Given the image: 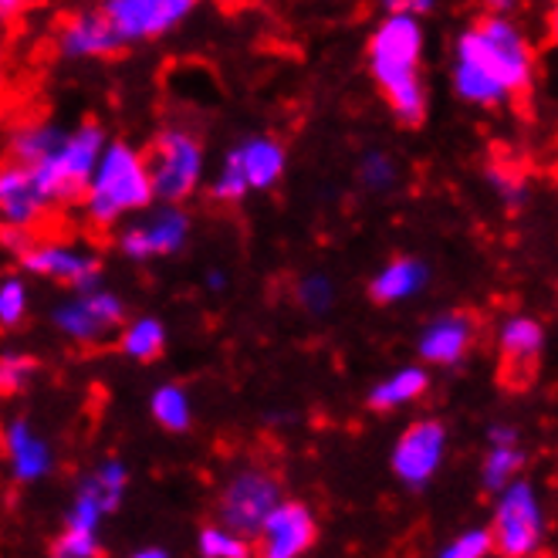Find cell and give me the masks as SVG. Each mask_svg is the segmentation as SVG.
Here are the masks:
<instances>
[{
	"label": "cell",
	"mask_w": 558,
	"mask_h": 558,
	"mask_svg": "<svg viewBox=\"0 0 558 558\" xmlns=\"http://www.w3.org/2000/svg\"><path fill=\"white\" fill-rule=\"evenodd\" d=\"M420 54H423V27L410 14H386L369 38V72L386 95L389 112L403 125H420L426 119Z\"/></svg>",
	"instance_id": "1"
},
{
	"label": "cell",
	"mask_w": 558,
	"mask_h": 558,
	"mask_svg": "<svg viewBox=\"0 0 558 558\" xmlns=\"http://www.w3.org/2000/svg\"><path fill=\"white\" fill-rule=\"evenodd\" d=\"M457 64L484 75L508 98L529 92L535 78V54H532L529 38H524V31L514 21L501 14L477 17L464 35L457 38Z\"/></svg>",
	"instance_id": "2"
},
{
	"label": "cell",
	"mask_w": 558,
	"mask_h": 558,
	"mask_svg": "<svg viewBox=\"0 0 558 558\" xmlns=\"http://www.w3.org/2000/svg\"><path fill=\"white\" fill-rule=\"evenodd\" d=\"M82 201L95 227H112L125 214L146 210L156 201L146 156L129 143H106Z\"/></svg>",
	"instance_id": "3"
},
{
	"label": "cell",
	"mask_w": 558,
	"mask_h": 558,
	"mask_svg": "<svg viewBox=\"0 0 558 558\" xmlns=\"http://www.w3.org/2000/svg\"><path fill=\"white\" fill-rule=\"evenodd\" d=\"M102 149H106V129L85 122L75 133H64L61 143L41 162L24 167L35 177V186L41 193V201L48 204V210L82 201Z\"/></svg>",
	"instance_id": "4"
},
{
	"label": "cell",
	"mask_w": 558,
	"mask_h": 558,
	"mask_svg": "<svg viewBox=\"0 0 558 558\" xmlns=\"http://www.w3.org/2000/svg\"><path fill=\"white\" fill-rule=\"evenodd\" d=\"M146 170L153 180V196L177 207L190 201L204 180V143L190 129H162L146 156Z\"/></svg>",
	"instance_id": "5"
},
{
	"label": "cell",
	"mask_w": 558,
	"mask_h": 558,
	"mask_svg": "<svg viewBox=\"0 0 558 558\" xmlns=\"http://www.w3.org/2000/svg\"><path fill=\"white\" fill-rule=\"evenodd\" d=\"M490 551L501 558H535L545 542V514L529 481H514L501 490V501L490 521Z\"/></svg>",
	"instance_id": "6"
},
{
	"label": "cell",
	"mask_w": 558,
	"mask_h": 558,
	"mask_svg": "<svg viewBox=\"0 0 558 558\" xmlns=\"http://www.w3.org/2000/svg\"><path fill=\"white\" fill-rule=\"evenodd\" d=\"M281 484L265 468H244L223 484L217 498V524L241 538H254L265 518L281 505Z\"/></svg>",
	"instance_id": "7"
},
{
	"label": "cell",
	"mask_w": 558,
	"mask_h": 558,
	"mask_svg": "<svg viewBox=\"0 0 558 558\" xmlns=\"http://www.w3.org/2000/svg\"><path fill=\"white\" fill-rule=\"evenodd\" d=\"M190 0H109L102 8V17L109 21L112 35L125 48L167 35V31L190 17Z\"/></svg>",
	"instance_id": "8"
},
{
	"label": "cell",
	"mask_w": 558,
	"mask_h": 558,
	"mask_svg": "<svg viewBox=\"0 0 558 558\" xmlns=\"http://www.w3.org/2000/svg\"><path fill=\"white\" fill-rule=\"evenodd\" d=\"M447 457V426L440 420H416L392 447V471L407 487L430 484Z\"/></svg>",
	"instance_id": "9"
},
{
	"label": "cell",
	"mask_w": 558,
	"mask_h": 558,
	"mask_svg": "<svg viewBox=\"0 0 558 558\" xmlns=\"http://www.w3.org/2000/svg\"><path fill=\"white\" fill-rule=\"evenodd\" d=\"M254 538V558H302L318 538V524L302 501H281Z\"/></svg>",
	"instance_id": "10"
},
{
	"label": "cell",
	"mask_w": 558,
	"mask_h": 558,
	"mask_svg": "<svg viewBox=\"0 0 558 558\" xmlns=\"http://www.w3.org/2000/svg\"><path fill=\"white\" fill-rule=\"evenodd\" d=\"M21 265H24V271L51 278L64 288H75L78 294L102 288V260H98L95 254L75 251V247H61V244L24 247Z\"/></svg>",
	"instance_id": "11"
},
{
	"label": "cell",
	"mask_w": 558,
	"mask_h": 558,
	"mask_svg": "<svg viewBox=\"0 0 558 558\" xmlns=\"http://www.w3.org/2000/svg\"><path fill=\"white\" fill-rule=\"evenodd\" d=\"M125 318V305L119 294L98 288V291H88V294H78L75 302L61 305L54 312V325L61 328L64 336H69L72 342H98L106 339L112 328Z\"/></svg>",
	"instance_id": "12"
},
{
	"label": "cell",
	"mask_w": 558,
	"mask_h": 558,
	"mask_svg": "<svg viewBox=\"0 0 558 558\" xmlns=\"http://www.w3.org/2000/svg\"><path fill=\"white\" fill-rule=\"evenodd\" d=\"M190 234V217L180 207H162L146 223H133L119 234V251L133 260H149L159 254H177Z\"/></svg>",
	"instance_id": "13"
},
{
	"label": "cell",
	"mask_w": 558,
	"mask_h": 558,
	"mask_svg": "<svg viewBox=\"0 0 558 558\" xmlns=\"http://www.w3.org/2000/svg\"><path fill=\"white\" fill-rule=\"evenodd\" d=\"M45 214L48 204L41 201L31 170L17 167V162H4L0 167V223H4V231L27 234Z\"/></svg>",
	"instance_id": "14"
},
{
	"label": "cell",
	"mask_w": 558,
	"mask_h": 558,
	"mask_svg": "<svg viewBox=\"0 0 558 558\" xmlns=\"http://www.w3.org/2000/svg\"><path fill=\"white\" fill-rule=\"evenodd\" d=\"M498 345H501V369H505V379L514 383V386H524L532 379L538 359H542V349H545V328L542 322L535 318H508L501 336H498Z\"/></svg>",
	"instance_id": "15"
},
{
	"label": "cell",
	"mask_w": 558,
	"mask_h": 558,
	"mask_svg": "<svg viewBox=\"0 0 558 558\" xmlns=\"http://www.w3.org/2000/svg\"><path fill=\"white\" fill-rule=\"evenodd\" d=\"M477 325L464 312H450L430 322L420 336V359L426 366H457L471 352Z\"/></svg>",
	"instance_id": "16"
},
{
	"label": "cell",
	"mask_w": 558,
	"mask_h": 558,
	"mask_svg": "<svg viewBox=\"0 0 558 558\" xmlns=\"http://www.w3.org/2000/svg\"><path fill=\"white\" fill-rule=\"evenodd\" d=\"M58 51L64 58H106L122 51L119 38L112 35L109 21L102 17V11H85V14H72L58 24Z\"/></svg>",
	"instance_id": "17"
},
{
	"label": "cell",
	"mask_w": 558,
	"mask_h": 558,
	"mask_svg": "<svg viewBox=\"0 0 558 558\" xmlns=\"http://www.w3.org/2000/svg\"><path fill=\"white\" fill-rule=\"evenodd\" d=\"M238 156V167H241V177L247 183V193L251 190H271L281 177H284V146L278 140H268V136H254L241 146L231 149Z\"/></svg>",
	"instance_id": "18"
},
{
	"label": "cell",
	"mask_w": 558,
	"mask_h": 558,
	"mask_svg": "<svg viewBox=\"0 0 558 558\" xmlns=\"http://www.w3.org/2000/svg\"><path fill=\"white\" fill-rule=\"evenodd\" d=\"M423 281H426V268L420 265V260L397 257L373 278L369 294H373V302H379V305H392V302L413 299V294L423 288Z\"/></svg>",
	"instance_id": "19"
},
{
	"label": "cell",
	"mask_w": 558,
	"mask_h": 558,
	"mask_svg": "<svg viewBox=\"0 0 558 558\" xmlns=\"http://www.w3.org/2000/svg\"><path fill=\"white\" fill-rule=\"evenodd\" d=\"M8 453H11L17 481H38L51 468L48 444L35 437V430H31L24 420H14L8 426Z\"/></svg>",
	"instance_id": "20"
},
{
	"label": "cell",
	"mask_w": 558,
	"mask_h": 558,
	"mask_svg": "<svg viewBox=\"0 0 558 558\" xmlns=\"http://www.w3.org/2000/svg\"><path fill=\"white\" fill-rule=\"evenodd\" d=\"M426 386H430V376L420 366H407L400 373H392L389 379H383L379 386H373L369 392V407L379 410V413H389V410H400L413 400H420Z\"/></svg>",
	"instance_id": "21"
},
{
	"label": "cell",
	"mask_w": 558,
	"mask_h": 558,
	"mask_svg": "<svg viewBox=\"0 0 558 558\" xmlns=\"http://www.w3.org/2000/svg\"><path fill=\"white\" fill-rule=\"evenodd\" d=\"M119 349L129 359H136V363H153V359H159L162 349H167V328H162L159 318L143 315V318L125 325V332L119 339Z\"/></svg>",
	"instance_id": "22"
},
{
	"label": "cell",
	"mask_w": 558,
	"mask_h": 558,
	"mask_svg": "<svg viewBox=\"0 0 558 558\" xmlns=\"http://www.w3.org/2000/svg\"><path fill=\"white\" fill-rule=\"evenodd\" d=\"M61 136L64 133L54 125H21L11 136V162H17V167H35V162H41L61 143Z\"/></svg>",
	"instance_id": "23"
},
{
	"label": "cell",
	"mask_w": 558,
	"mask_h": 558,
	"mask_svg": "<svg viewBox=\"0 0 558 558\" xmlns=\"http://www.w3.org/2000/svg\"><path fill=\"white\" fill-rule=\"evenodd\" d=\"M153 420L162 426V430H173V434H183L190 430V420H193V410H190V400L186 392L173 383L159 386L153 392Z\"/></svg>",
	"instance_id": "24"
},
{
	"label": "cell",
	"mask_w": 558,
	"mask_h": 558,
	"mask_svg": "<svg viewBox=\"0 0 558 558\" xmlns=\"http://www.w3.org/2000/svg\"><path fill=\"white\" fill-rule=\"evenodd\" d=\"M521 468H524V450H518V444L490 447L484 457V468H481V481L487 490H505L508 484H514Z\"/></svg>",
	"instance_id": "25"
},
{
	"label": "cell",
	"mask_w": 558,
	"mask_h": 558,
	"mask_svg": "<svg viewBox=\"0 0 558 558\" xmlns=\"http://www.w3.org/2000/svg\"><path fill=\"white\" fill-rule=\"evenodd\" d=\"M196 545H201V555L204 558H254L251 542L241 538V535H234V532L220 529V524H204Z\"/></svg>",
	"instance_id": "26"
},
{
	"label": "cell",
	"mask_w": 558,
	"mask_h": 558,
	"mask_svg": "<svg viewBox=\"0 0 558 558\" xmlns=\"http://www.w3.org/2000/svg\"><path fill=\"white\" fill-rule=\"evenodd\" d=\"M125 484H129V474H125V468H122L119 461L102 464V468H98V471L85 481V487L92 490V495H95L98 501H102L106 511H116V508H119Z\"/></svg>",
	"instance_id": "27"
},
{
	"label": "cell",
	"mask_w": 558,
	"mask_h": 558,
	"mask_svg": "<svg viewBox=\"0 0 558 558\" xmlns=\"http://www.w3.org/2000/svg\"><path fill=\"white\" fill-rule=\"evenodd\" d=\"M35 373H38L35 355L4 352L0 355V392H4V397H14V392H21L31 379H35Z\"/></svg>",
	"instance_id": "28"
},
{
	"label": "cell",
	"mask_w": 558,
	"mask_h": 558,
	"mask_svg": "<svg viewBox=\"0 0 558 558\" xmlns=\"http://www.w3.org/2000/svg\"><path fill=\"white\" fill-rule=\"evenodd\" d=\"M210 196H214L217 204H238V201H244V196H247V183L241 177V167H238L234 153H227L223 170H220V177L210 186Z\"/></svg>",
	"instance_id": "29"
},
{
	"label": "cell",
	"mask_w": 558,
	"mask_h": 558,
	"mask_svg": "<svg viewBox=\"0 0 558 558\" xmlns=\"http://www.w3.org/2000/svg\"><path fill=\"white\" fill-rule=\"evenodd\" d=\"M98 551H102L98 535L72 532V529H64L51 545V558H98Z\"/></svg>",
	"instance_id": "30"
},
{
	"label": "cell",
	"mask_w": 558,
	"mask_h": 558,
	"mask_svg": "<svg viewBox=\"0 0 558 558\" xmlns=\"http://www.w3.org/2000/svg\"><path fill=\"white\" fill-rule=\"evenodd\" d=\"M24 312H27V291L17 278H8L0 284V325L17 328L24 322Z\"/></svg>",
	"instance_id": "31"
},
{
	"label": "cell",
	"mask_w": 558,
	"mask_h": 558,
	"mask_svg": "<svg viewBox=\"0 0 558 558\" xmlns=\"http://www.w3.org/2000/svg\"><path fill=\"white\" fill-rule=\"evenodd\" d=\"M487 551H490V535H487V529H474V532H468V535L457 538L453 545H447L440 558H487Z\"/></svg>",
	"instance_id": "32"
},
{
	"label": "cell",
	"mask_w": 558,
	"mask_h": 558,
	"mask_svg": "<svg viewBox=\"0 0 558 558\" xmlns=\"http://www.w3.org/2000/svg\"><path fill=\"white\" fill-rule=\"evenodd\" d=\"M490 447H511L518 444V434H514V426H495V430L487 434Z\"/></svg>",
	"instance_id": "33"
},
{
	"label": "cell",
	"mask_w": 558,
	"mask_h": 558,
	"mask_svg": "<svg viewBox=\"0 0 558 558\" xmlns=\"http://www.w3.org/2000/svg\"><path fill=\"white\" fill-rule=\"evenodd\" d=\"M133 558H170L162 548H143V551H136Z\"/></svg>",
	"instance_id": "34"
}]
</instances>
